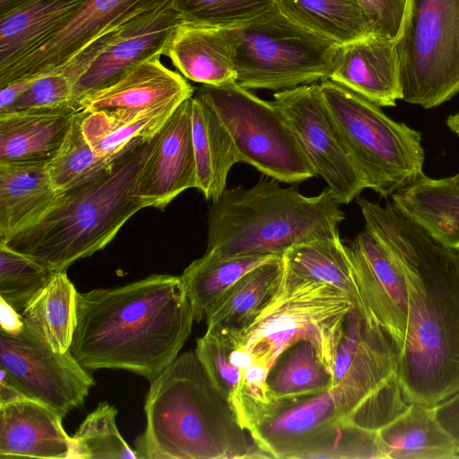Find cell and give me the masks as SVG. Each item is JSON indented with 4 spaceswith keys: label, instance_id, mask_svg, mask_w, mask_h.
I'll return each instance as SVG.
<instances>
[{
    "label": "cell",
    "instance_id": "cell-2",
    "mask_svg": "<svg viewBox=\"0 0 459 459\" xmlns=\"http://www.w3.org/2000/svg\"><path fill=\"white\" fill-rule=\"evenodd\" d=\"M194 321L180 276L77 292L69 351L85 368L125 369L151 382L178 356Z\"/></svg>",
    "mask_w": 459,
    "mask_h": 459
},
{
    "label": "cell",
    "instance_id": "cell-30",
    "mask_svg": "<svg viewBox=\"0 0 459 459\" xmlns=\"http://www.w3.org/2000/svg\"><path fill=\"white\" fill-rule=\"evenodd\" d=\"M276 256L279 255H221L205 252L202 257L193 261L180 278L195 321L205 320L212 307L243 275Z\"/></svg>",
    "mask_w": 459,
    "mask_h": 459
},
{
    "label": "cell",
    "instance_id": "cell-14",
    "mask_svg": "<svg viewBox=\"0 0 459 459\" xmlns=\"http://www.w3.org/2000/svg\"><path fill=\"white\" fill-rule=\"evenodd\" d=\"M346 246L365 313L403 350L408 326V286L391 249L366 228Z\"/></svg>",
    "mask_w": 459,
    "mask_h": 459
},
{
    "label": "cell",
    "instance_id": "cell-38",
    "mask_svg": "<svg viewBox=\"0 0 459 459\" xmlns=\"http://www.w3.org/2000/svg\"><path fill=\"white\" fill-rule=\"evenodd\" d=\"M233 347L229 337L206 331L196 340L195 351L210 380L230 404L242 377V370L230 359Z\"/></svg>",
    "mask_w": 459,
    "mask_h": 459
},
{
    "label": "cell",
    "instance_id": "cell-23",
    "mask_svg": "<svg viewBox=\"0 0 459 459\" xmlns=\"http://www.w3.org/2000/svg\"><path fill=\"white\" fill-rule=\"evenodd\" d=\"M391 196L395 205L433 238L459 251V187L448 178L434 179L423 174Z\"/></svg>",
    "mask_w": 459,
    "mask_h": 459
},
{
    "label": "cell",
    "instance_id": "cell-6",
    "mask_svg": "<svg viewBox=\"0 0 459 459\" xmlns=\"http://www.w3.org/2000/svg\"><path fill=\"white\" fill-rule=\"evenodd\" d=\"M320 88L368 188L386 198L424 174L419 131L394 121L379 106L330 79L323 80Z\"/></svg>",
    "mask_w": 459,
    "mask_h": 459
},
{
    "label": "cell",
    "instance_id": "cell-18",
    "mask_svg": "<svg viewBox=\"0 0 459 459\" xmlns=\"http://www.w3.org/2000/svg\"><path fill=\"white\" fill-rule=\"evenodd\" d=\"M64 416L28 397L0 404V457L71 459L73 441Z\"/></svg>",
    "mask_w": 459,
    "mask_h": 459
},
{
    "label": "cell",
    "instance_id": "cell-29",
    "mask_svg": "<svg viewBox=\"0 0 459 459\" xmlns=\"http://www.w3.org/2000/svg\"><path fill=\"white\" fill-rule=\"evenodd\" d=\"M85 0H37L0 17V69L58 30Z\"/></svg>",
    "mask_w": 459,
    "mask_h": 459
},
{
    "label": "cell",
    "instance_id": "cell-21",
    "mask_svg": "<svg viewBox=\"0 0 459 459\" xmlns=\"http://www.w3.org/2000/svg\"><path fill=\"white\" fill-rule=\"evenodd\" d=\"M48 161L0 162V241L35 222L55 202Z\"/></svg>",
    "mask_w": 459,
    "mask_h": 459
},
{
    "label": "cell",
    "instance_id": "cell-34",
    "mask_svg": "<svg viewBox=\"0 0 459 459\" xmlns=\"http://www.w3.org/2000/svg\"><path fill=\"white\" fill-rule=\"evenodd\" d=\"M82 120V111L76 112L63 144L48 161V174L58 193L94 179L114 160L100 156L92 149L84 136Z\"/></svg>",
    "mask_w": 459,
    "mask_h": 459
},
{
    "label": "cell",
    "instance_id": "cell-27",
    "mask_svg": "<svg viewBox=\"0 0 459 459\" xmlns=\"http://www.w3.org/2000/svg\"><path fill=\"white\" fill-rule=\"evenodd\" d=\"M377 432L385 459L459 458V447L437 422L430 406L411 403Z\"/></svg>",
    "mask_w": 459,
    "mask_h": 459
},
{
    "label": "cell",
    "instance_id": "cell-19",
    "mask_svg": "<svg viewBox=\"0 0 459 459\" xmlns=\"http://www.w3.org/2000/svg\"><path fill=\"white\" fill-rule=\"evenodd\" d=\"M234 28L183 22L169 43L165 56L186 79L203 85L236 82Z\"/></svg>",
    "mask_w": 459,
    "mask_h": 459
},
{
    "label": "cell",
    "instance_id": "cell-12",
    "mask_svg": "<svg viewBox=\"0 0 459 459\" xmlns=\"http://www.w3.org/2000/svg\"><path fill=\"white\" fill-rule=\"evenodd\" d=\"M316 175L340 204H349L368 188L353 162L324 99L312 83L273 94Z\"/></svg>",
    "mask_w": 459,
    "mask_h": 459
},
{
    "label": "cell",
    "instance_id": "cell-9",
    "mask_svg": "<svg viewBox=\"0 0 459 459\" xmlns=\"http://www.w3.org/2000/svg\"><path fill=\"white\" fill-rule=\"evenodd\" d=\"M395 48L403 100H449L459 92V0H407Z\"/></svg>",
    "mask_w": 459,
    "mask_h": 459
},
{
    "label": "cell",
    "instance_id": "cell-24",
    "mask_svg": "<svg viewBox=\"0 0 459 459\" xmlns=\"http://www.w3.org/2000/svg\"><path fill=\"white\" fill-rule=\"evenodd\" d=\"M181 103L170 102L141 110H80L82 128L92 149L100 156L113 160L134 143L156 135Z\"/></svg>",
    "mask_w": 459,
    "mask_h": 459
},
{
    "label": "cell",
    "instance_id": "cell-22",
    "mask_svg": "<svg viewBox=\"0 0 459 459\" xmlns=\"http://www.w3.org/2000/svg\"><path fill=\"white\" fill-rule=\"evenodd\" d=\"M283 264L276 256L247 273L212 307L207 330L234 337L247 328L279 289Z\"/></svg>",
    "mask_w": 459,
    "mask_h": 459
},
{
    "label": "cell",
    "instance_id": "cell-26",
    "mask_svg": "<svg viewBox=\"0 0 459 459\" xmlns=\"http://www.w3.org/2000/svg\"><path fill=\"white\" fill-rule=\"evenodd\" d=\"M191 126L196 188L214 201L227 188L229 172L239 162L238 156L220 118L196 96L191 99Z\"/></svg>",
    "mask_w": 459,
    "mask_h": 459
},
{
    "label": "cell",
    "instance_id": "cell-8",
    "mask_svg": "<svg viewBox=\"0 0 459 459\" xmlns=\"http://www.w3.org/2000/svg\"><path fill=\"white\" fill-rule=\"evenodd\" d=\"M234 30L236 82L247 90L281 91L328 79L340 46L275 6Z\"/></svg>",
    "mask_w": 459,
    "mask_h": 459
},
{
    "label": "cell",
    "instance_id": "cell-20",
    "mask_svg": "<svg viewBox=\"0 0 459 459\" xmlns=\"http://www.w3.org/2000/svg\"><path fill=\"white\" fill-rule=\"evenodd\" d=\"M194 88L178 73L160 62V57L139 65L114 84L85 98L79 111L103 109L141 110L193 97Z\"/></svg>",
    "mask_w": 459,
    "mask_h": 459
},
{
    "label": "cell",
    "instance_id": "cell-13",
    "mask_svg": "<svg viewBox=\"0 0 459 459\" xmlns=\"http://www.w3.org/2000/svg\"><path fill=\"white\" fill-rule=\"evenodd\" d=\"M0 367L23 394L64 417L81 407L94 378L71 354L54 351L23 322L16 333L0 330Z\"/></svg>",
    "mask_w": 459,
    "mask_h": 459
},
{
    "label": "cell",
    "instance_id": "cell-17",
    "mask_svg": "<svg viewBox=\"0 0 459 459\" xmlns=\"http://www.w3.org/2000/svg\"><path fill=\"white\" fill-rule=\"evenodd\" d=\"M328 79L380 108L396 106L402 91L395 41L369 34L341 44Z\"/></svg>",
    "mask_w": 459,
    "mask_h": 459
},
{
    "label": "cell",
    "instance_id": "cell-4",
    "mask_svg": "<svg viewBox=\"0 0 459 459\" xmlns=\"http://www.w3.org/2000/svg\"><path fill=\"white\" fill-rule=\"evenodd\" d=\"M157 140L158 134L134 143L104 173L58 193L39 220L0 242L56 273L102 249L145 208L135 189Z\"/></svg>",
    "mask_w": 459,
    "mask_h": 459
},
{
    "label": "cell",
    "instance_id": "cell-36",
    "mask_svg": "<svg viewBox=\"0 0 459 459\" xmlns=\"http://www.w3.org/2000/svg\"><path fill=\"white\" fill-rule=\"evenodd\" d=\"M55 273L0 242V297L20 315Z\"/></svg>",
    "mask_w": 459,
    "mask_h": 459
},
{
    "label": "cell",
    "instance_id": "cell-42",
    "mask_svg": "<svg viewBox=\"0 0 459 459\" xmlns=\"http://www.w3.org/2000/svg\"><path fill=\"white\" fill-rule=\"evenodd\" d=\"M39 76L24 77L0 87V114L5 113Z\"/></svg>",
    "mask_w": 459,
    "mask_h": 459
},
{
    "label": "cell",
    "instance_id": "cell-28",
    "mask_svg": "<svg viewBox=\"0 0 459 459\" xmlns=\"http://www.w3.org/2000/svg\"><path fill=\"white\" fill-rule=\"evenodd\" d=\"M281 259L285 274L326 284L346 295L365 313L351 259L339 234L294 245Z\"/></svg>",
    "mask_w": 459,
    "mask_h": 459
},
{
    "label": "cell",
    "instance_id": "cell-25",
    "mask_svg": "<svg viewBox=\"0 0 459 459\" xmlns=\"http://www.w3.org/2000/svg\"><path fill=\"white\" fill-rule=\"evenodd\" d=\"M75 113L0 114V162L50 160L63 144Z\"/></svg>",
    "mask_w": 459,
    "mask_h": 459
},
{
    "label": "cell",
    "instance_id": "cell-32",
    "mask_svg": "<svg viewBox=\"0 0 459 459\" xmlns=\"http://www.w3.org/2000/svg\"><path fill=\"white\" fill-rule=\"evenodd\" d=\"M295 23L339 45L372 33L358 0H272Z\"/></svg>",
    "mask_w": 459,
    "mask_h": 459
},
{
    "label": "cell",
    "instance_id": "cell-40",
    "mask_svg": "<svg viewBox=\"0 0 459 459\" xmlns=\"http://www.w3.org/2000/svg\"><path fill=\"white\" fill-rule=\"evenodd\" d=\"M372 33L396 41L403 23L407 0H358Z\"/></svg>",
    "mask_w": 459,
    "mask_h": 459
},
{
    "label": "cell",
    "instance_id": "cell-46",
    "mask_svg": "<svg viewBox=\"0 0 459 459\" xmlns=\"http://www.w3.org/2000/svg\"><path fill=\"white\" fill-rule=\"evenodd\" d=\"M446 124L453 133L459 136V112L449 116L446 118Z\"/></svg>",
    "mask_w": 459,
    "mask_h": 459
},
{
    "label": "cell",
    "instance_id": "cell-1",
    "mask_svg": "<svg viewBox=\"0 0 459 459\" xmlns=\"http://www.w3.org/2000/svg\"><path fill=\"white\" fill-rule=\"evenodd\" d=\"M355 200L365 228L391 249L407 280V335L397 373L403 394L409 403L433 407L459 392V251L437 242L393 201Z\"/></svg>",
    "mask_w": 459,
    "mask_h": 459
},
{
    "label": "cell",
    "instance_id": "cell-43",
    "mask_svg": "<svg viewBox=\"0 0 459 459\" xmlns=\"http://www.w3.org/2000/svg\"><path fill=\"white\" fill-rule=\"evenodd\" d=\"M27 397L16 383L1 368L0 404Z\"/></svg>",
    "mask_w": 459,
    "mask_h": 459
},
{
    "label": "cell",
    "instance_id": "cell-45",
    "mask_svg": "<svg viewBox=\"0 0 459 459\" xmlns=\"http://www.w3.org/2000/svg\"><path fill=\"white\" fill-rule=\"evenodd\" d=\"M37 0H0V17L21 9Z\"/></svg>",
    "mask_w": 459,
    "mask_h": 459
},
{
    "label": "cell",
    "instance_id": "cell-31",
    "mask_svg": "<svg viewBox=\"0 0 459 459\" xmlns=\"http://www.w3.org/2000/svg\"><path fill=\"white\" fill-rule=\"evenodd\" d=\"M76 294L65 271L57 272L21 314L29 329L61 353L68 351L72 343Z\"/></svg>",
    "mask_w": 459,
    "mask_h": 459
},
{
    "label": "cell",
    "instance_id": "cell-11",
    "mask_svg": "<svg viewBox=\"0 0 459 459\" xmlns=\"http://www.w3.org/2000/svg\"><path fill=\"white\" fill-rule=\"evenodd\" d=\"M185 21L169 0L122 20L81 49L58 71L71 82L77 109L82 100L139 65L165 56L174 31Z\"/></svg>",
    "mask_w": 459,
    "mask_h": 459
},
{
    "label": "cell",
    "instance_id": "cell-10",
    "mask_svg": "<svg viewBox=\"0 0 459 459\" xmlns=\"http://www.w3.org/2000/svg\"><path fill=\"white\" fill-rule=\"evenodd\" d=\"M196 97L220 118L239 162L282 183H300L316 176L288 120L273 101L258 98L237 82L203 85Z\"/></svg>",
    "mask_w": 459,
    "mask_h": 459
},
{
    "label": "cell",
    "instance_id": "cell-47",
    "mask_svg": "<svg viewBox=\"0 0 459 459\" xmlns=\"http://www.w3.org/2000/svg\"><path fill=\"white\" fill-rule=\"evenodd\" d=\"M452 183H454L457 187H459V173L455 174L448 178Z\"/></svg>",
    "mask_w": 459,
    "mask_h": 459
},
{
    "label": "cell",
    "instance_id": "cell-15",
    "mask_svg": "<svg viewBox=\"0 0 459 459\" xmlns=\"http://www.w3.org/2000/svg\"><path fill=\"white\" fill-rule=\"evenodd\" d=\"M169 0H85L37 48L0 69V87L15 80L60 71L81 49L122 20Z\"/></svg>",
    "mask_w": 459,
    "mask_h": 459
},
{
    "label": "cell",
    "instance_id": "cell-37",
    "mask_svg": "<svg viewBox=\"0 0 459 459\" xmlns=\"http://www.w3.org/2000/svg\"><path fill=\"white\" fill-rule=\"evenodd\" d=\"M186 22L220 28L244 25L274 7L272 0H173Z\"/></svg>",
    "mask_w": 459,
    "mask_h": 459
},
{
    "label": "cell",
    "instance_id": "cell-39",
    "mask_svg": "<svg viewBox=\"0 0 459 459\" xmlns=\"http://www.w3.org/2000/svg\"><path fill=\"white\" fill-rule=\"evenodd\" d=\"M79 111L72 85L61 72L39 76L5 113Z\"/></svg>",
    "mask_w": 459,
    "mask_h": 459
},
{
    "label": "cell",
    "instance_id": "cell-7",
    "mask_svg": "<svg viewBox=\"0 0 459 459\" xmlns=\"http://www.w3.org/2000/svg\"><path fill=\"white\" fill-rule=\"evenodd\" d=\"M355 307L350 298L326 284L283 272L279 289L252 324L230 338L234 348L250 354L252 363L269 368L288 346L309 341L332 372L335 349Z\"/></svg>",
    "mask_w": 459,
    "mask_h": 459
},
{
    "label": "cell",
    "instance_id": "cell-35",
    "mask_svg": "<svg viewBox=\"0 0 459 459\" xmlns=\"http://www.w3.org/2000/svg\"><path fill=\"white\" fill-rule=\"evenodd\" d=\"M117 414L115 407L100 403L72 436L71 459H138L117 427Z\"/></svg>",
    "mask_w": 459,
    "mask_h": 459
},
{
    "label": "cell",
    "instance_id": "cell-41",
    "mask_svg": "<svg viewBox=\"0 0 459 459\" xmlns=\"http://www.w3.org/2000/svg\"><path fill=\"white\" fill-rule=\"evenodd\" d=\"M434 416L459 447V392L433 406Z\"/></svg>",
    "mask_w": 459,
    "mask_h": 459
},
{
    "label": "cell",
    "instance_id": "cell-3",
    "mask_svg": "<svg viewBox=\"0 0 459 459\" xmlns=\"http://www.w3.org/2000/svg\"><path fill=\"white\" fill-rule=\"evenodd\" d=\"M138 459L265 457L216 389L195 351L178 356L151 381Z\"/></svg>",
    "mask_w": 459,
    "mask_h": 459
},
{
    "label": "cell",
    "instance_id": "cell-44",
    "mask_svg": "<svg viewBox=\"0 0 459 459\" xmlns=\"http://www.w3.org/2000/svg\"><path fill=\"white\" fill-rule=\"evenodd\" d=\"M22 326V316L1 299V329L8 333H16Z\"/></svg>",
    "mask_w": 459,
    "mask_h": 459
},
{
    "label": "cell",
    "instance_id": "cell-16",
    "mask_svg": "<svg viewBox=\"0 0 459 459\" xmlns=\"http://www.w3.org/2000/svg\"><path fill=\"white\" fill-rule=\"evenodd\" d=\"M191 99L182 102L159 131L143 167L135 195L144 207L164 209L185 190L196 188Z\"/></svg>",
    "mask_w": 459,
    "mask_h": 459
},
{
    "label": "cell",
    "instance_id": "cell-5",
    "mask_svg": "<svg viewBox=\"0 0 459 459\" xmlns=\"http://www.w3.org/2000/svg\"><path fill=\"white\" fill-rule=\"evenodd\" d=\"M340 205L328 188L306 196L267 176L248 188H226L209 209L206 252L281 256L294 245L338 235Z\"/></svg>",
    "mask_w": 459,
    "mask_h": 459
},
{
    "label": "cell",
    "instance_id": "cell-33",
    "mask_svg": "<svg viewBox=\"0 0 459 459\" xmlns=\"http://www.w3.org/2000/svg\"><path fill=\"white\" fill-rule=\"evenodd\" d=\"M266 385L272 401L295 400L329 390L333 378L315 345L302 340L278 355L268 372Z\"/></svg>",
    "mask_w": 459,
    "mask_h": 459
}]
</instances>
